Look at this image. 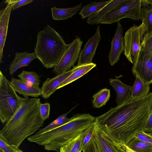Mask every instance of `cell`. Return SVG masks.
Returning a JSON list of instances; mask_svg holds the SVG:
<instances>
[{
  "mask_svg": "<svg viewBox=\"0 0 152 152\" xmlns=\"http://www.w3.org/2000/svg\"><path fill=\"white\" fill-rule=\"evenodd\" d=\"M144 131L147 133H152V111L145 123Z\"/></svg>",
  "mask_w": 152,
  "mask_h": 152,
  "instance_id": "34",
  "label": "cell"
},
{
  "mask_svg": "<svg viewBox=\"0 0 152 152\" xmlns=\"http://www.w3.org/2000/svg\"><path fill=\"white\" fill-rule=\"evenodd\" d=\"M109 83L116 92L117 95L116 102L117 106L122 104L129 98L132 86L123 83L118 78H110Z\"/></svg>",
  "mask_w": 152,
  "mask_h": 152,
  "instance_id": "16",
  "label": "cell"
},
{
  "mask_svg": "<svg viewBox=\"0 0 152 152\" xmlns=\"http://www.w3.org/2000/svg\"><path fill=\"white\" fill-rule=\"evenodd\" d=\"M94 138L99 152H124L118 143L99 128L96 124Z\"/></svg>",
  "mask_w": 152,
  "mask_h": 152,
  "instance_id": "11",
  "label": "cell"
},
{
  "mask_svg": "<svg viewBox=\"0 0 152 152\" xmlns=\"http://www.w3.org/2000/svg\"><path fill=\"white\" fill-rule=\"evenodd\" d=\"M152 111V92L122 104L95 118L98 127L115 142L126 145L140 132Z\"/></svg>",
  "mask_w": 152,
  "mask_h": 152,
  "instance_id": "1",
  "label": "cell"
},
{
  "mask_svg": "<svg viewBox=\"0 0 152 152\" xmlns=\"http://www.w3.org/2000/svg\"><path fill=\"white\" fill-rule=\"evenodd\" d=\"M0 152H3L2 151L0 150Z\"/></svg>",
  "mask_w": 152,
  "mask_h": 152,
  "instance_id": "42",
  "label": "cell"
},
{
  "mask_svg": "<svg viewBox=\"0 0 152 152\" xmlns=\"http://www.w3.org/2000/svg\"><path fill=\"white\" fill-rule=\"evenodd\" d=\"M13 147L0 138V150L3 152H14Z\"/></svg>",
  "mask_w": 152,
  "mask_h": 152,
  "instance_id": "33",
  "label": "cell"
},
{
  "mask_svg": "<svg viewBox=\"0 0 152 152\" xmlns=\"http://www.w3.org/2000/svg\"><path fill=\"white\" fill-rule=\"evenodd\" d=\"M12 5H7L0 11V63L2 62L3 48L7 35L10 16L12 10Z\"/></svg>",
  "mask_w": 152,
  "mask_h": 152,
  "instance_id": "15",
  "label": "cell"
},
{
  "mask_svg": "<svg viewBox=\"0 0 152 152\" xmlns=\"http://www.w3.org/2000/svg\"><path fill=\"white\" fill-rule=\"evenodd\" d=\"M17 0H7L5 1V3L7 5H12L17 1Z\"/></svg>",
  "mask_w": 152,
  "mask_h": 152,
  "instance_id": "38",
  "label": "cell"
},
{
  "mask_svg": "<svg viewBox=\"0 0 152 152\" xmlns=\"http://www.w3.org/2000/svg\"><path fill=\"white\" fill-rule=\"evenodd\" d=\"M83 43L79 37H76L71 43L68 44L61 59L54 68L53 72L58 74L69 70L78 59Z\"/></svg>",
  "mask_w": 152,
  "mask_h": 152,
  "instance_id": "8",
  "label": "cell"
},
{
  "mask_svg": "<svg viewBox=\"0 0 152 152\" xmlns=\"http://www.w3.org/2000/svg\"><path fill=\"white\" fill-rule=\"evenodd\" d=\"M132 86L130 98L134 100L146 96L149 94L150 85L144 83L137 75Z\"/></svg>",
  "mask_w": 152,
  "mask_h": 152,
  "instance_id": "21",
  "label": "cell"
},
{
  "mask_svg": "<svg viewBox=\"0 0 152 152\" xmlns=\"http://www.w3.org/2000/svg\"><path fill=\"white\" fill-rule=\"evenodd\" d=\"M96 126L95 123L82 132L81 151L93 140Z\"/></svg>",
  "mask_w": 152,
  "mask_h": 152,
  "instance_id": "29",
  "label": "cell"
},
{
  "mask_svg": "<svg viewBox=\"0 0 152 152\" xmlns=\"http://www.w3.org/2000/svg\"><path fill=\"white\" fill-rule=\"evenodd\" d=\"M147 3L151 5L152 6V0H144Z\"/></svg>",
  "mask_w": 152,
  "mask_h": 152,
  "instance_id": "40",
  "label": "cell"
},
{
  "mask_svg": "<svg viewBox=\"0 0 152 152\" xmlns=\"http://www.w3.org/2000/svg\"><path fill=\"white\" fill-rule=\"evenodd\" d=\"M142 49L144 50L150 51L152 53V32L145 35Z\"/></svg>",
  "mask_w": 152,
  "mask_h": 152,
  "instance_id": "31",
  "label": "cell"
},
{
  "mask_svg": "<svg viewBox=\"0 0 152 152\" xmlns=\"http://www.w3.org/2000/svg\"><path fill=\"white\" fill-rule=\"evenodd\" d=\"M39 98H23L19 109L0 131V138L18 148L26 138L35 134L44 124L40 113Z\"/></svg>",
  "mask_w": 152,
  "mask_h": 152,
  "instance_id": "2",
  "label": "cell"
},
{
  "mask_svg": "<svg viewBox=\"0 0 152 152\" xmlns=\"http://www.w3.org/2000/svg\"><path fill=\"white\" fill-rule=\"evenodd\" d=\"M10 83L15 91L23 95L25 98L29 96L36 98L41 95V89L39 86H34L13 77L11 78Z\"/></svg>",
  "mask_w": 152,
  "mask_h": 152,
  "instance_id": "14",
  "label": "cell"
},
{
  "mask_svg": "<svg viewBox=\"0 0 152 152\" xmlns=\"http://www.w3.org/2000/svg\"><path fill=\"white\" fill-rule=\"evenodd\" d=\"M82 133L61 147L60 149L59 152H82Z\"/></svg>",
  "mask_w": 152,
  "mask_h": 152,
  "instance_id": "25",
  "label": "cell"
},
{
  "mask_svg": "<svg viewBox=\"0 0 152 152\" xmlns=\"http://www.w3.org/2000/svg\"><path fill=\"white\" fill-rule=\"evenodd\" d=\"M68 46L61 35L48 25L37 35L34 53L43 66L54 68Z\"/></svg>",
  "mask_w": 152,
  "mask_h": 152,
  "instance_id": "4",
  "label": "cell"
},
{
  "mask_svg": "<svg viewBox=\"0 0 152 152\" xmlns=\"http://www.w3.org/2000/svg\"><path fill=\"white\" fill-rule=\"evenodd\" d=\"M133 74L138 76L145 83H152V53L142 49L132 69Z\"/></svg>",
  "mask_w": 152,
  "mask_h": 152,
  "instance_id": "9",
  "label": "cell"
},
{
  "mask_svg": "<svg viewBox=\"0 0 152 152\" xmlns=\"http://www.w3.org/2000/svg\"><path fill=\"white\" fill-rule=\"evenodd\" d=\"M144 25H134L128 30L124 36V54L133 65L136 63L141 50L145 34Z\"/></svg>",
  "mask_w": 152,
  "mask_h": 152,
  "instance_id": "6",
  "label": "cell"
},
{
  "mask_svg": "<svg viewBox=\"0 0 152 152\" xmlns=\"http://www.w3.org/2000/svg\"><path fill=\"white\" fill-rule=\"evenodd\" d=\"M112 0L100 2H92L84 6L81 10L79 15L81 16V18L83 19L86 18H89L103 8Z\"/></svg>",
  "mask_w": 152,
  "mask_h": 152,
  "instance_id": "23",
  "label": "cell"
},
{
  "mask_svg": "<svg viewBox=\"0 0 152 152\" xmlns=\"http://www.w3.org/2000/svg\"><path fill=\"white\" fill-rule=\"evenodd\" d=\"M14 152H24L18 148L13 147Z\"/></svg>",
  "mask_w": 152,
  "mask_h": 152,
  "instance_id": "39",
  "label": "cell"
},
{
  "mask_svg": "<svg viewBox=\"0 0 152 152\" xmlns=\"http://www.w3.org/2000/svg\"><path fill=\"white\" fill-rule=\"evenodd\" d=\"M149 135L152 137V133H147Z\"/></svg>",
  "mask_w": 152,
  "mask_h": 152,
  "instance_id": "41",
  "label": "cell"
},
{
  "mask_svg": "<svg viewBox=\"0 0 152 152\" xmlns=\"http://www.w3.org/2000/svg\"><path fill=\"white\" fill-rule=\"evenodd\" d=\"M135 138L145 143L152 145V137L144 131L138 133Z\"/></svg>",
  "mask_w": 152,
  "mask_h": 152,
  "instance_id": "32",
  "label": "cell"
},
{
  "mask_svg": "<svg viewBox=\"0 0 152 152\" xmlns=\"http://www.w3.org/2000/svg\"><path fill=\"white\" fill-rule=\"evenodd\" d=\"M33 1V0H17V1L12 4V10H13L23 5L31 3Z\"/></svg>",
  "mask_w": 152,
  "mask_h": 152,
  "instance_id": "36",
  "label": "cell"
},
{
  "mask_svg": "<svg viewBox=\"0 0 152 152\" xmlns=\"http://www.w3.org/2000/svg\"><path fill=\"white\" fill-rule=\"evenodd\" d=\"M95 123V118L89 114H76L67 123L27 138L31 142L44 146L48 151L59 152L60 148Z\"/></svg>",
  "mask_w": 152,
  "mask_h": 152,
  "instance_id": "3",
  "label": "cell"
},
{
  "mask_svg": "<svg viewBox=\"0 0 152 152\" xmlns=\"http://www.w3.org/2000/svg\"><path fill=\"white\" fill-rule=\"evenodd\" d=\"M82 2L75 7L71 8L62 9L54 7L51 8L52 17L53 20H64L72 18L80 10Z\"/></svg>",
  "mask_w": 152,
  "mask_h": 152,
  "instance_id": "19",
  "label": "cell"
},
{
  "mask_svg": "<svg viewBox=\"0 0 152 152\" xmlns=\"http://www.w3.org/2000/svg\"><path fill=\"white\" fill-rule=\"evenodd\" d=\"M96 66V64L92 63L90 64L81 65H77L75 66V70L59 86L57 89L69 84L81 77Z\"/></svg>",
  "mask_w": 152,
  "mask_h": 152,
  "instance_id": "20",
  "label": "cell"
},
{
  "mask_svg": "<svg viewBox=\"0 0 152 152\" xmlns=\"http://www.w3.org/2000/svg\"><path fill=\"white\" fill-rule=\"evenodd\" d=\"M141 4L140 19L145 26L146 35L152 32V6L144 0H141Z\"/></svg>",
  "mask_w": 152,
  "mask_h": 152,
  "instance_id": "22",
  "label": "cell"
},
{
  "mask_svg": "<svg viewBox=\"0 0 152 152\" xmlns=\"http://www.w3.org/2000/svg\"><path fill=\"white\" fill-rule=\"evenodd\" d=\"M73 108H74L66 113L60 115L45 127L42 129H39L37 132L39 133L43 132L57 127L67 123L70 120V118H68L67 117V115Z\"/></svg>",
  "mask_w": 152,
  "mask_h": 152,
  "instance_id": "28",
  "label": "cell"
},
{
  "mask_svg": "<svg viewBox=\"0 0 152 152\" xmlns=\"http://www.w3.org/2000/svg\"><path fill=\"white\" fill-rule=\"evenodd\" d=\"M50 110V103H41L39 107V111L41 115L45 121L48 119Z\"/></svg>",
  "mask_w": 152,
  "mask_h": 152,
  "instance_id": "30",
  "label": "cell"
},
{
  "mask_svg": "<svg viewBox=\"0 0 152 152\" xmlns=\"http://www.w3.org/2000/svg\"><path fill=\"white\" fill-rule=\"evenodd\" d=\"M82 152H99L96 144L94 138Z\"/></svg>",
  "mask_w": 152,
  "mask_h": 152,
  "instance_id": "35",
  "label": "cell"
},
{
  "mask_svg": "<svg viewBox=\"0 0 152 152\" xmlns=\"http://www.w3.org/2000/svg\"><path fill=\"white\" fill-rule=\"evenodd\" d=\"M128 0H112L110 3L101 10L88 18L86 23L90 25L98 24V21L103 16L113 9L124 4Z\"/></svg>",
  "mask_w": 152,
  "mask_h": 152,
  "instance_id": "18",
  "label": "cell"
},
{
  "mask_svg": "<svg viewBox=\"0 0 152 152\" xmlns=\"http://www.w3.org/2000/svg\"><path fill=\"white\" fill-rule=\"evenodd\" d=\"M126 145L135 152H152V145L140 141L135 137Z\"/></svg>",
  "mask_w": 152,
  "mask_h": 152,
  "instance_id": "27",
  "label": "cell"
},
{
  "mask_svg": "<svg viewBox=\"0 0 152 152\" xmlns=\"http://www.w3.org/2000/svg\"><path fill=\"white\" fill-rule=\"evenodd\" d=\"M124 152H135L129 148L126 145L118 143Z\"/></svg>",
  "mask_w": 152,
  "mask_h": 152,
  "instance_id": "37",
  "label": "cell"
},
{
  "mask_svg": "<svg viewBox=\"0 0 152 152\" xmlns=\"http://www.w3.org/2000/svg\"><path fill=\"white\" fill-rule=\"evenodd\" d=\"M141 6V0H128L103 16L98 24H112L126 18L138 20L140 19Z\"/></svg>",
  "mask_w": 152,
  "mask_h": 152,
  "instance_id": "7",
  "label": "cell"
},
{
  "mask_svg": "<svg viewBox=\"0 0 152 152\" xmlns=\"http://www.w3.org/2000/svg\"><path fill=\"white\" fill-rule=\"evenodd\" d=\"M100 28L99 25L94 35L89 39L84 48L81 50L77 61V65L92 63L97 48L101 39Z\"/></svg>",
  "mask_w": 152,
  "mask_h": 152,
  "instance_id": "10",
  "label": "cell"
},
{
  "mask_svg": "<svg viewBox=\"0 0 152 152\" xmlns=\"http://www.w3.org/2000/svg\"><path fill=\"white\" fill-rule=\"evenodd\" d=\"M110 96V90L107 88L100 90L92 96V103L94 107L99 108L105 105Z\"/></svg>",
  "mask_w": 152,
  "mask_h": 152,
  "instance_id": "24",
  "label": "cell"
},
{
  "mask_svg": "<svg viewBox=\"0 0 152 152\" xmlns=\"http://www.w3.org/2000/svg\"><path fill=\"white\" fill-rule=\"evenodd\" d=\"M115 34L111 42V48L108 56L111 66H113L119 60L124 49L123 28L120 22H117Z\"/></svg>",
  "mask_w": 152,
  "mask_h": 152,
  "instance_id": "12",
  "label": "cell"
},
{
  "mask_svg": "<svg viewBox=\"0 0 152 152\" xmlns=\"http://www.w3.org/2000/svg\"><path fill=\"white\" fill-rule=\"evenodd\" d=\"M37 58L34 53H30L27 51L17 52L14 59L9 65V73L13 76L18 69L28 66L34 59Z\"/></svg>",
  "mask_w": 152,
  "mask_h": 152,
  "instance_id": "17",
  "label": "cell"
},
{
  "mask_svg": "<svg viewBox=\"0 0 152 152\" xmlns=\"http://www.w3.org/2000/svg\"><path fill=\"white\" fill-rule=\"evenodd\" d=\"M75 67L70 70L57 74L52 78H48L45 81L41 88V96L45 99H48L57 89L59 86L75 70Z\"/></svg>",
  "mask_w": 152,
  "mask_h": 152,
  "instance_id": "13",
  "label": "cell"
},
{
  "mask_svg": "<svg viewBox=\"0 0 152 152\" xmlns=\"http://www.w3.org/2000/svg\"><path fill=\"white\" fill-rule=\"evenodd\" d=\"M23 99L0 71V118L2 124L6 123L18 110Z\"/></svg>",
  "mask_w": 152,
  "mask_h": 152,
  "instance_id": "5",
  "label": "cell"
},
{
  "mask_svg": "<svg viewBox=\"0 0 152 152\" xmlns=\"http://www.w3.org/2000/svg\"><path fill=\"white\" fill-rule=\"evenodd\" d=\"M18 76L23 82L36 86H39L40 77L35 72L23 70Z\"/></svg>",
  "mask_w": 152,
  "mask_h": 152,
  "instance_id": "26",
  "label": "cell"
}]
</instances>
